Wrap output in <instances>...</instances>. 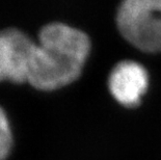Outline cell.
<instances>
[{"mask_svg":"<svg viewBox=\"0 0 161 160\" xmlns=\"http://www.w3.org/2000/svg\"><path fill=\"white\" fill-rule=\"evenodd\" d=\"M91 51L86 33L60 22L44 25L37 36L28 82L37 91H51L74 82Z\"/></svg>","mask_w":161,"mask_h":160,"instance_id":"1","label":"cell"},{"mask_svg":"<svg viewBox=\"0 0 161 160\" xmlns=\"http://www.w3.org/2000/svg\"><path fill=\"white\" fill-rule=\"evenodd\" d=\"M149 86V75L142 64L123 60L112 69L108 79L109 91L119 104L126 107L138 105Z\"/></svg>","mask_w":161,"mask_h":160,"instance_id":"4","label":"cell"},{"mask_svg":"<svg viewBox=\"0 0 161 160\" xmlns=\"http://www.w3.org/2000/svg\"><path fill=\"white\" fill-rule=\"evenodd\" d=\"M116 24L121 35L137 49L161 52V0H123Z\"/></svg>","mask_w":161,"mask_h":160,"instance_id":"2","label":"cell"},{"mask_svg":"<svg viewBox=\"0 0 161 160\" xmlns=\"http://www.w3.org/2000/svg\"><path fill=\"white\" fill-rule=\"evenodd\" d=\"M36 43L18 28L0 30V82L21 84L28 75Z\"/></svg>","mask_w":161,"mask_h":160,"instance_id":"3","label":"cell"},{"mask_svg":"<svg viewBox=\"0 0 161 160\" xmlns=\"http://www.w3.org/2000/svg\"><path fill=\"white\" fill-rule=\"evenodd\" d=\"M13 147V134L5 111L0 106V160L8 157Z\"/></svg>","mask_w":161,"mask_h":160,"instance_id":"5","label":"cell"}]
</instances>
